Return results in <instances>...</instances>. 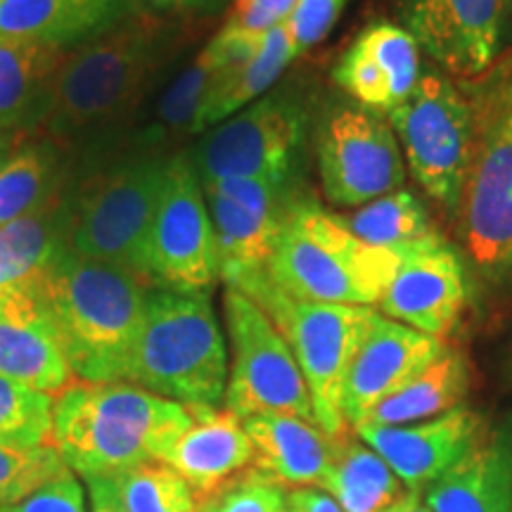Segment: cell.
<instances>
[{"instance_id":"obj_1","label":"cell","mask_w":512,"mask_h":512,"mask_svg":"<svg viewBox=\"0 0 512 512\" xmlns=\"http://www.w3.org/2000/svg\"><path fill=\"white\" fill-rule=\"evenodd\" d=\"M164 27L138 15L67 50L38 133L74 155L102 145L136 117L164 69Z\"/></svg>"},{"instance_id":"obj_2","label":"cell","mask_w":512,"mask_h":512,"mask_svg":"<svg viewBox=\"0 0 512 512\" xmlns=\"http://www.w3.org/2000/svg\"><path fill=\"white\" fill-rule=\"evenodd\" d=\"M472 117V150L453 228L470 290H512V48L458 81Z\"/></svg>"},{"instance_id":"obj_3","label":"cell","mask_w":512,"mask_h":512,"mask_svg":"<svg viewBox=\"0 0 512 512\" xmlns=\"http://www.w3.org/2000/svg\"><path fill=\"white\" fill-rule=\"evenodd\" d=\"M174 155L152 128L107 140L100 155L88 152V164L67 188V247L147 278V238Z\"/></svg>"},{"instance_id":"obj_4","label":"cell","mask_w":512,"mask_h":512,"mask_svg":"<svg viewBox=\"0 0 512 512\" xmlns=\"http://www.w3.org/2000/svg\"><path fill=\"white\" fill-rule=\"evenodd\" d=\"M190 425V406L124 380H74L53 406V444L81 477H114L162 463Z\"/></svg>"},{"instance_id":"obj_5","label":"cell","mask_w":512,"mask_h":512,"mask_svg":"<svg viewBox=\"0 0 512 512\" xmlns=\"http://www.w3.org/2000/svg\"><path fill=\"white\" fill-rule=\"evenodd\" d=\"M150 280L131 268L64 249L41 292L79 382H121L143 323Z\"/></svg>"},{"instance_id":"obj_6","label":"cell","mask_w":512,"mask_h":512,"mask_svg":"<svg viewBox=\"0 0 512 512\" xmlns=\"http://www.w3.org/2000/svg\"><path fill=\"white\" fill-rule=\"evenodd\" d=\"M403 247H373L332 214L299 192L275 240L268 275L294 299L318 304L375 306L392 283Z\"/></svg>"},{"instance_id":"obj_7","label":"cell","mask_w":512,"mask_h":512,"mask_svg":"<svg viewBox=\"0 0 512 512\" xmlns=\"http://www.w3.org/2000/svg\"><path fill=\"white\" fill-rule=\"evenodd\" d=\"M124 382L183 406L221 408L228 351L207 294L150 287Z\"/></svg>"},{"instance_id":"obj_8","label":"cell","mask_w":512,"mask_h":512,"mask_svg":"<svg viewBox=\"0 0 512 512\" xmlns=\"http://www.w3.org/2000/svg\"><path fill=\"white\" fill-rule=\"evenodd\" d=\"M233 290L247 294L273 320L309 384L318 427L330 437H342L347 425L342 418L344 380L377 309L294 299L273 283L268 271L249 275Z\"/></svg>"},{"instance_id":"obj_9","label":"cell","mask_w":512,"mask_h":512,"mask_svg":"<svg viewBox=\"0 0 512 512\" xmlns=\"http://www.w3.org/2000/svg\"><path fill=\"white\" fill-rule=\"evenodd\" d=\"M413 181L453 219L472 150L470 105L441 69L422 72L411 98L387 114Z\"/></svg>"},{"instance_id":"obj_10","label":"cell","mask_w":512,"mask_h":512,"mask_svg":"<svg viewBox=\"0 0 512 512\" xmlns=\"http://www.w3.org/2000/svg\"><path fill=\"white\" fill-rule=\"evenodd\" d=\"M306 126L309 107L302 91L278 88L209 128L190 159L202 185L223 178L294 181Z\"/></svg>"},{"instance_id":"obj_11","label":"cell","mask_w":512,"mask_h":512,"mask_svg":"<svg viewBox=\"0 0 512 512\" xmlns=\"http://www.w3.org/2000/svg\"><path fill=\"white\" fill-rule=\"evenodd\" d=\"M223 309L230 339L223 406L240 420L290 415L318 425L309 384L297 358L264 309L233 287H226Z\"/></svg>"},{"instance_id":"obj_12","label":"cell","mask_w":512,"mask_h":512,"mask_svg":"<svg viewBox=\"0 0 512 512\" xmlns=\"http://www.w3.org/2000/svg\"><path fill=\"white\" fill-rule=\"evenodd\" d=\"M316 157L323 195L335 207L358 209L406 181V159L392 124L349 98L337 100L320 119Z\"/></svg>"},{"instance_id":"obj_13","label":"cell","mask_w":512,"mask_h":512,"mask_svg":"<svg viewBox=\"0 0 512 512\" xmlns=\"http://www.w3.org/2000/svg\"><path fill=\"white\" fill-rule=\"evenodd\" d=\"M152 287L207 294L219 280L207 195L190 155L176 152L159 197L145 252Z\"/></svg>"},{"instance_id":"obj_14","label":"cell","mask_w":512,"mask_h":512,"mask_svg":"<svg viewBox=\"0 0 512 512\" xmlns=\"http://www.w3.org/2000/svg\"><path fill=\"white\" fill-rule=\"evenodd\" d=\"M294 181L223 178L204 183L214 226L219 278L228 287L266 271L287 209L299 192Z\"/></svg>"},{"instance_id":"obj_15","label":"cell","mask_w":512,"mask_h":512,"mask_svg":"<svg viewBox=\"0 0 512 512\" xmlns=\"http://www.w3.org/2000/svg\"><path fill=\"white\" fill-rule=\"evenodd\" d=\"M470 278L463 256L437 228L403 247V259L384 290L377 313L408 328L446 339L470 302Z\"/></svg>"},{"instance_id":"obj_16","label":"cell","mask_w":512,"mask_h":512,"mask_svg":"<svg viewBox=\"0 0 512 512\" xmlns=\"http://www.w3.org/2000/svg\"><path fill=\"white\" fill-rule=\"evenodd\" d=\"M512 0H401L403 27L456 81L475 79L503 53Z\"/></svg>"},{"instance_id":"obj_17","label":"cell","mask_w":512,"mask_h":512,"mask_svg":"<svg viewBox=\"0 0 512 512\" xmlns=\"http://www.w3.org/2000/svg\"><path fill=\"white\" fill-rule=\"evenodd\" d=\"M446 339L408 328L375 313L361 349L351 361L342 389V418L356 427L387 396L418 377L446 351Z\"/></svg>"},{"instance_id":"obj_18","label":"cell","mask_w":512,"mask_h":512,"mask_svg":"<svg viewBox=\"0 0 512 512\" xmlns=\"http://www.w3.org/2000/svg\"><path fill=\"white\" fill-rule=\"evenodd\" d=\"M330 76L349 100L387 117L418 86L422 50L403 24L373 22L351 41Z\"/></svg>"},{"instance_id":"obj_19","label":"cell","mask_w":512,"mask_h":512,"mask_svg":"<svg viewBox=\"0 0 512 512\" xmlns=\"http://www.w3.org/2000/svg\"><path fill=\"white\" fill-rule=\"evenodd\" d=\"M354 432L392 467L408 491L430 489L482 437V418L458 406L413 425H358Z\"/></svg>"},{"instance_id":"obj_20","label":"cell","mask_w":512,"mask_h":512,"mask_svg":"<svg viewBox=\"0 0 512 512\" xmlns=\"http://www.w3.org/2000/svg\"><path fill=\"white\" fill-rule=\"evenodd\" d=\"M0 375L50 396L74 382L41 292V275L0 292Z\"/></svg>"},{"instance_id":"obj_21","label":"cell","mask_w":512,"mask_h":512,"mask_svg":"<svg viewBox=\"0 0 512 512\" xmlns=\"http://www.w3.org/2000/svg\"><path fill=\"white\" fill-rule=\"evenodd\" d=\"M190 411L192 425L162 463L176 470L202 501L252 467L256 453L245 422L228 408L190 406Z\"/></svg>"},{"instance_id":"obj_22","label":"cell","mask_w":512,"mask_h":512,"mask_svg":"<svg viewBox=\"0 0 512 512\" xmlns=\"http://www.w3.org/2000/svg\"><path fill=\"white\" fill-rule=\"evenodd\" d=\"M67 48L0 36V136L38 133Z\"/></svg>"},{"instance_id":"obj_23","label":"cell","mask_w":512,"mask_h":512,"mask_svg":"<svg viewBox=\"0 0 512 512\" xmlns=\"http://www.w3.org/2000/svg\"><path fill=\"white\" fill-rule=\"evenodd\" d=\"M242 422L254 444V472L290 489L323 486L337 437L290 415H256Z\"/></svg>"},{"instance_id":"obj_24","label":"cell","mask_w":512,"mask_h":512,"mask_svg":"<svg viewBox=\"0 0 512 512\" xmlns=\"http://www.w3.org/2000/svg\"><path fill=\"white\" fill-rule=\"evenodd\" d=\"M432 512H512V432L479 441L425 496Z\"/></svg>"},{"instance_id":"obj_25","label":"cell","mask_w":512,"mask_h":512,"mask_svg":"<svg viewBox=\"0 0 512 512\" xmlns=\"http://www.w3.org/2000/svg\"><path fill=\"white\" fill-rule=\"evenodd\" d=\"M74 155L41 133L15 138L0 164V226L41 209L67 190Z\"/></svg>"},{"instance_id":"obj_26","label":"cell","mask_w":512,"mask_h":512,"mask_svg":"<svg viewBox=\"0 0 512 512\" xmlns=\"http://www.w3.org/2000/svg\"><path fill=\"white\" fill-rule=\"evenodd\" d=\"M294 57L297 53H294L290 31L285 24L266 31L259 50L249 60L219 69L202 105L197 133L219 126L221 121L230 119L247 105H252L254 100H259L261 95H266L290 67Z\"/></svg>"},{"instance_id":"obj_27","label":"cell","mask_w":512,"mask_h":512,"mask_svg":"<svg viewBox=\"0 0 512 512\" xmlns=\"http://www.w3.org/2000/svg\"><path fill=\"white\" fill-rule=\"evenodd\" d=\"M69 188V185H67ZM67 190L0 226V292L31 283L67 249Z\"/></svg>"},{"instance_id":"obj_28","label":"cell","mask_w":512,"mask_h":512,"mask_svg":"<svg viewBox=\"0 0 512 512\" xmlns=\"http://www.w3.org/2000/svg\"><path fill=\"white\" fill-rule=\"evenodd\" d=\"M467 389H470L467 358L460 351L446 347L432 366L403 384L399 392L377 403L361 425L366 422L368 425H413V422L432 420L463 406Z\"/></svg>"},{"instance_id":"obj_29","label":"cell","mask_w":512,"mask_h":512,"mask_svg":"<svg viewBox=\"0 0 512 512\" xmlns=\"http://www.w3.org/2000/svg\"><path fill=\"white\" fill-rule=\"evenodd\" d=\"M114 0H0V36L67 48L105 27Z\"/></svg>"},{"instance_id":"obj_30","label":"cell","mask_w":512,"mask_h":512,"mask_svg":"<svg viewBox=\"0 0 512 512\" xmlns=\"http://www.w3.org/2000/svg\"><path fill=\"white\" fill-rule=\"evenodd\" d=\"M323 489L344 512H382L399 501L406 486L368 444L337 437Z\"/></svg>"},{"instance_id":"obj_31","label":"cell","mask_w":512,"mask_h":512,"mask_svg":"<svg viewBox=\"0 0 512 512\" xmlns=\"http://www.w3.org/2000/svg\"><path fill=\"white\" fill-rule=\"evenodd\" d=\"M342 221L356 238L384 249L406 247L434 230L425 204L411 190L401 188L354 209Z\"/></svg>"},{"instance_id":"obj_32","label":"cell","mask_w":512,"mask_h":512,"mask_svg":"<svg viewBox=\"0 0 512 512\" xmlns=\"http://www.w3.org/2000/svg\"><path fill=\"white\" fill-rule=\"evenodd\" d=\"M126 512H200L195 489L164 463H143L112 477Z\"/></svg>"},{"instance_id":"obj_33","label":"cell","mask_w":512,"mask_h":512,"mask_svg":"<svg viewBox=\"0 0 512 512\" xmlns=\"http://www.w3.org/2000/svg\"><path fill=\"white\" fill-rule=\"evenodd\" d=\"M219 74V64L214 62L207 50L192 60L174 81L169 83L166 93L157 105V126L152 131L159 138L171 143L174 138H185L197 133L200 124V112L207 93Z\"/></svg>"},{"instance_id":"obj_34","label":"cell","mask_w":512,"mask_h":512,"mask_svg":"<svg viewBox=\"0 0 512 512\" xmlns=\"http://www.w3.org/2000/svg\"><path fill=\"white\" fill-rule=\"evenodd\" d=\"M55 396L0 375V444L36 448L53 444Z\"/></svg>"},{"instance_id":"obj_35","label":"cell","mask_w":512,"mask_h":512,"mask_svg":"<svg viewBox=\"0 0 512 512\" xmlns=\"http://www.w3.org/2000/svg\"><path fill=\"white\" fill-rule=\"evenodd\" d=\"M69 472L55 444L17 448L0 444V508L22 501L38 486Z\"/></svg>"},{"instance_id":"obj_36","label":"cell","mask_w":512,"mask_h":512,"mask_svg":"<svg viewBox=\"0 0 512 512\" xmlns=\"http://www.w3.org/2000/svg\"><path fill=\"white\" fill-rule=\"evenodd\" d=\"M200 512H287V489L252 470L202 498Z\"/></svg>"},{"instance_id":"obj_37","label":"cell","mask_w":512,"mask_h":512,"mask_svg":"<svg viewBox=\"0 0 512 512\" xmlns=\"http://www.w3.org/2000/svg\"><path fill=\"white\" fill-rule=\"evenodd\" d=\"M349 0H297L290 19L285 22L290 31L294 53L302 55L318 46L335 29Z\"/></svg>"},{"instance_id":"obj_38","label":"cell","mask_w":512,"mask_h":512,"mask_svg":"<svg viewBox=\"0 0 512 512\" xmlns=\"http://www.w3.org/2000/svg\"><path fill=\"white\" fill-rule=\"evenodd\" d=\"M0 512H86V494L69 470Z\"/></svg>"},{"instance_id":"obj_39","label":"cell","mask_w":512,"mask_h":512,"mask_svg":"<svg viewBox=\"0 0 512 512\" xmlns=\"http://www.w3.org/2000/svg\"><path fill=\"white\" fill-rule=\"evenodd\" d=\"M297 0H235L226 19L228 29L266 34L290 19Z\"/></svg>"},{"instance_id":"obj_40","label":"cell","mask_w":512,"mask_h":512,"mask_svg":"<svg viewBox=\"0 0 512 512\" xmlns=\"http://www.w3.org/2000/svg\"><path fill=\"white\" fill-rule=\"evenodd\" d=\"M287 512H344L328 491L316 486H297L287 489Z\"/></svg>"},{"instance_id":"obj_41","label":"cell","mask_w":512,"mask_h":512,"mask_svg":"<svg viewBox=\"0 0 512 512\" xmlns=\"http://www.w3.org/2000/svg\"><path fill=\"white\" fill-rule=\"evenodd\" d=\"M93 512H126L112 477H83Z\"/></svg>"},{"instance_id":"obj_42","label":"cell","mask_w":512,"mask_h":512,"mask_svg":"<svg viewBox=\"0 0 512 512\" xmlns=\"http://www.w3.org/2000/svg\"><path fill=\"white\" fill-rule=\"evenodd\" d=\"M382 512H432V510L427 508V503H422L418 491H408V494H403L399 501L389 505V508Z\"/></svg>"},{"instance_id":"obj_43","label":"cell","mask_w":512,"mask_h":512,"mask_svg":"<svg viewBox=\"0 0 512 512\" xmlns=\"http://www.w3.org/2000/svg\"><path fill=\"white\" fill-rule=\"evenodd\" d=\"M12 143H15V138H8V136H0V164H3V159H5V155H8V152H10V147H12Z\"/></svg>"},{"instance_id":"obj_44","label":"cell","mask_w":512,"mask_h":512,"mask_svg":"<svg viewBox=\"0 0 512 512\" xmlns=\"http://www.w3.org/2000/svg\"><path fill=\"white\" fill-rule=\"evenodd\" d=\"M140 3H147V5H181V3H190V0H140Z\"/></svg>"}]
</instances>
